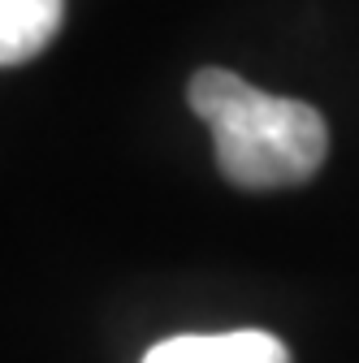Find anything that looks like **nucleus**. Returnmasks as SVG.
<instances>
[{
	"label": "nucleus",
	"instance_id": "1",
	"mask_svg": "<svg viewBox=\"0 0 359 363\" xmlns=\"http://www.w3.org/2000/svg\"><path fill=\"white\" fill-rule=\"evenodd\" d=\"M187 100L212 130L221 173L243 191L303 186L329 156V125L316 108L268 96L230 69H199Z\"/></svg>",
	"mask_w": 359,
	"mask_h": 363
},
{
	"label": "nucleus",
	"instance_id": "2",
	"mask_svg": "<svg viewBox=\"0 0 359 363\" xmlns=\"http://www.w3.org/2000/svg\"><path fill=\"white\" fill-rule=\"evenodd\" d=\"M139 363H290V346L264 329L177 333L156 342Z\"/></svg>",
	"mask_w": 359,
	"mask_h": 363
},
{
	"label": "nucleus",
	"instance_id": "3",
	"mask_svg": "<svg viewBox=\"0 0 359 363\" xmlns=\"http://www.w3.org/2000/svg\"><path fill=\"white\" fill-rule=\"evenodd\" d=\"M65 0H0V69L39 57L57 39Z\"/></svg>",
	"mask_w": 359,
	"mask_h": 363
}]
</instances>
